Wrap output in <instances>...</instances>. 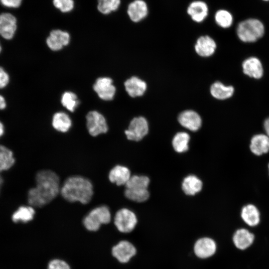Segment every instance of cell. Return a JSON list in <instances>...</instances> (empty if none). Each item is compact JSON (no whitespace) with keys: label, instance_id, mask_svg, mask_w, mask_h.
<instances>
[{"label":"cell","instance_id":"obj_4","mask_svg":"<svg viewBox=\"0 0 269 269\" xmlns=\"http://www.w3.org/2000/svg\"><path fill=\"white\" fill-rule=\"evenodd\" d=\"M111 215L109 208L101 206L92 210L83 220L85 227L90 231L98 230L102 224L110 222Z\"/></svg>","mask_w":269,"mask_h":269},{"label":"cell","instance_id":"obj_13","mask_svg":"<svg viewBox=\"0 0 269 269\" xmlns=\"http://www.w3.org/2000/svg\"><path fill=\"white\" fill-rule=\"evenodd\" d=\"M15 17L9 13L0 14V35L6 39H11L17 27Z\"/></svg>","mask_w":269,"mask_h":269},{"label":"cell","instance_id":"obj_5","mask_svg":"<svg viewBox=\"0 0 269 269\" xmlns=\"http://www.w3.org/2000/svg\"><path fill=\"white\" fill-rule=\"evenodd\" d=\"M86 125L89 133L93 136L106 133L108 131L105 117L96 111H91L87 114Z\"/></svg>","mask_w":269,"mask_h":269},{"label":"cell","instance_id":"obj_37","mask_svg":"<svg viewBox=\"0 0 269 269\" xmlns=\"http://www.w3.org/2000/svg\"><path fill=\"white\" fill-rule=\"evenodd\" d=\"M9 82V76L4 69L0 67V89L4 88Z\"/></svg>","mask_w":269,"mask_h":269},{"label":"cell","instance_id":"obj_28","mask_svg":"<svg viewBox=\"0 0 269 269\" xmlns=\"http://www.w3.org/2000/svg\"><path fill=\"white\" fill-rule=\"evenodd\" d=\"M149 183V179L147 176L134 175L125 184V187L126 189L129 190L147 189Z\"/></svg>","mask_w":269,"mask_h":269},{"label":"cell","instance_id":"obj_15","mask_svg":"<svg viewBox=\"0 0 269 269\" xmlns=\"http://www.w3.org/2000/svg\"><path fill=\"white\" fill-rule=\"evenodd\" d=\"M216 250L215 242L209 238L200 239L197 241L194 246L195 254L200 258H207L212 256Z\"/></svg>","mask_w":269,"mask_h":269},{"label":"cell","instance_id":"obj_11","mask_svg":"<svg viewBox=\"0 0 269 269\" xmlns=\"http://www.w3.org/2000/svg\"><path fill=\"white\" fill-rule=\"evenodd\" d=\"M69 33L61 29H54L50 31L46 39L48 47L53 51H58L69 43Z\"/></svg>","mask_w":269,"mask_h":269},{"label":"cell","instance_id":"obj_14","mask_svg":"<svg viewBox=\"0 0 269 269\" xmlns=\"http://www.w3.org/2000/svg\"><path fill=\"white\" fill-rule=\"evenodd\" d=\"M178 120L181 126L192 131L198 130L202 124L200 116L192 110H186L181 113Z\"/></svg>","mask_w":269,"mask_h":269},{"label":"cell","instance_id":"obj_29","mask_svg":"<svg viewBox=\"0 0 269 269\" xmlns=\"http://www.w3.org/2000/svg\"><path fill=\"white\" fill-rule=\"evenodd\" d=\"M14 161L12 152L6 147L0 145V172L9 169Z\"/></svg>","mask_w":269,"mask_h":269},{"label":"cell","instance_id":"obj_31","mask_svg":"<svg viewBox=\"0 0 269 269\" xmlns=\"http://www.w3.org/2000/svg\"><path fill=\"white\" fill-rule=\"evenodd\" d=\"M214 20L218 26L223 28H227L232 25L233 18L232 14L228 10L220 9L215 12Z\"/></svg>","mask_w":269,"mask_h":269},{"label":"cell","instance_id":"obj_1","mask_svg":"<svg viewBox=\"0 0 269 269\" xmlns=\"http://www.w3.org/2000/svg\"><path fill=\"white\" fill-rule=\"evenodd\" d=\"M36 186L28 193V203L41 207L52 201L60 191V180L54 172L50 170L39 171L36 175Z\"/></svg>","mask_w":269,"mask_h":269},{"label":"cell","instance_id":"obj_39","mask_svg":"<svg viewBox=\"0 0 269 269\" xmlns=\"http://www.w3.org/2000/svg\"><path fill=\"white\" fill-rule=\"evenodd\" d=\"M6 103L4 98L0 95V109L2 110L5 108Z\"/></svg>","mask_w":269,"mask_h":269},{"label":"cell","instance_id":"obj_20","mask_svg":"<svg viewBox=\"0 0 269 269\" xmlns=\"http://www.w3.org/2000/svg\"><path fill=\"white\" fill-rule=\"evenodd\" d=\"M124 85L128 94L133 98L142 96L146 89L145 82L135 76L127 80Z\"/></svg>","mask_w":269,"mask_h":269},{"label":"cell","instance_id":"obj_3","mask_svg":"<svg viewBox=\"0 0 269 269\" xmlns=\"http://www.w3.org/2000/svg\"><path fill=\"white\" fill-rule=\"evenodd\" d=\"M237 33L239 39L245 42H254L265 33L263 23L257 19L250 18L239 23Z\"/></svg>","mask_w":269,"mask_h":269},{"label":"cell","instance_id":"obj_36","mask_svg":"<svg viewBox=\"0 0 269 269\" xmlns=\"http://www.w3.org/2000/svg\"><path fill=\"white\" fill-rule=\"evenodd\" d=\"M22 0H0L3 6L9 8H17L21 5Z\"/></svg>","mask_w":269,"mask_h":269},{"label":"cell","instance_id":"obj_35","mask_svg":"<svg viewBox=\"0 0 269 269\" xmlns=\"http://www.w3.org/2000/svg\"><path fill=\"white\" fill-rule=\"evenodd\" d=\"M47 269H70V268L69 265L65 261L55 259L49 262Z\"/></svg>","mask_w":269,"mask_h":269},{"label":"cell","instance_id":"obj_40","mask_svg":"<svg viewBox=\"0 0 269 269\" xmlns=\"http://www.w3.org/2000/svg\"><path fill=\"white\" fill-rule=\"evenodd\" d=\"M4 133V127L2 124L0 122V137Z\"/></svg>","mask_w":269,"mask_h":269},{"label":"cell","instance_id":"obj_38","mask_svg":"<svg viewBox=\"0 0 269 269\" xmlns=\"http://www.w3.org/2000/svg\"><path fill=\"white\" fill-rule=\"evenodd\" d=\"M264 126L267 135L269 137V118L265 120Z\"/></svg>","mask_w":269,"mask_h":269},{"label":"cell","instance_id":"obj_43","mask_svg":"<svg viewBox=\"0 0 269 269\" xmlns=\"http://www.w3.org/2000/svg\"><path fill=\"white\" fill-rule=\"evenodd\" d=\"M268 168H269V165H268Z\"/></svg>","mask_w":269,"mask_h":269},{"label":"cell","instance_id":"obj_33","mask_svg":"<svg viewBox=\"0 0 269 269\" xmlns=\"http://www.w3.org/2000/svg\"><path fill=\"white\" fill-rule=\"evenodd\" d=\"M125 195L129 199L137 202L146 201L149 195L147 189L129 190L126 189Z\"/></svg>","mask_w":269,"mask_h":269},{"label":"cell","instance_id":"obj_41","mask_svg":"<svg viewBox=\"0 0 269 269\" xmlns=\"http://www.w3.org/2000/svg\"><path fill=\"white\" fill-rule=\"evenodd\" d=\"M1 46H0V52L1 51Z\"/></svg>","mask_w":269,"mask_h":269},{"label":"cell","instance_id":"obj_32","mask_svg":"<svg viewBox=\"0 0 269 269\" xmlns=\"http://www.w3.org/2000/svg\"><path fill=\"white\" fill-rule=\"evenodd\" d=\"M61 103L63 107L73 112L78 107L79 101L77 95L70 91L64 92L61 97Z\"/></svg>","mask_w":269,"mask_h":269},{"label":"cell","instance_id":"obj_30","mask_svg":"<svg viewBox=\"0 0 269 269\" xmlns=\"http://www.w3.org/2000/svg\"><path fill=\"white\" fill-rule=\"evenodd\" d=\"M190 139L189 134L185 132L177 133L172 140V145L174 150L179 153L184 152L188 149Z\"/></svg>","mask_w":269,"mask_h":269},{"label":"cell","instance_id":"obj_19","mask_svg":"<svg viewBox=\"0 0 269 269\" xmlns=\"http://www.w3.org/2000/svg\"><path fill=\"white\" fill-rule=\"evenodd\" d=\"M252 152L258 156L269 151V137L265 134H257L251 139L250 145Z\"/></svg>","mask_w":269,"mask_h":269},{"label":"cell","instance_id":"obj_7","mask_svg":"<svg viewBox=\"0 0 269 269\" xmlns=\"http://www.w3.org/2000/svg\"><path fill=\"white\" fill-rule=\"evenodd\" d=\"M114 223L118 230L122 233H129L134 228L137 219L132 211L123 208L116 213Z\"/></svg>","mask_w":269,"mask_h":269},{"label":"cell","instance_id":"obj_9","mask_svg":"<svg viewBox=\"0 0 269 269\" xmlns=\"http://www.w3.org/2000/svg\"><path fill=\"white\" fill-rule=\"evenodd\" d=\"M147 121L142 117L134 118L125 133L128 139L134 141L141 140L148 133Z\"/></svg>","mask_w":269,"mask_h":269},{"label":"cell","instance_id":"obj_8","mask_svg":"<svg viewBox=\"0 0 269 269\" xmlns=\"http://www.w3.org/2000/svg\"><path fill=\"white\" fill-rule=\"evenodd\" d=\"M209 7L205 0H193L187 5L186 14L190 19L196 23L205 20L209 14Z\"/></svg>","mask_w":269,"mask_h":269},{"label":"cell","instance_id":"obj_17","mask_svg":"<svg viewBox=\"0 0 269 269\" xmlns=\"http://www.w3.org/2000/svg\"><path fill=\"white\" fill-rule=\"evenodd\" d=\"M245 74L255 79H260L263 75L264 70L260 60L257 57H251L246 59L242 64Z\"/></svg>","mask_w":269,"mask_h":269},{"label":"cell","instance_id":"obj_24","mask_svg":"<svg viewBox=\"0 0 269 269\" xmlns=\"http://www.w3.org/2000/svg\"><path fill=\"white\" fill-rule=\"evenodd\" d=\"M213 97L219 100H225L230 98L234 94V89L232 86H225L218 81L213 83L210 88Z\"/></svg>","mask_w":269,"mask_h":269},{"label":"cell","instance_id":"obj_16","mask_svg":"<svg viewBox=\"0 0 269 269\" xmlns=\"http://www.w3.org/2000/svg\"><path fill=\"white\" fill-rule=\"evenodd\" d=\"M216 44L209 35L200 36L197 40L195 49L197 53L202 57H209L215 52Z\"/></svg>","mask_w":269,"mask_h":269},{"label":"cell","instance_id":"obj_42","mask_svg":"<svg viewBox=\"0 0 269 269\" xmlns=\"http://www.w3.org/2000/svg\"><path fill=\"white\" fill-rule=\"evenodd\" d=\"M264 1H269V0H263Z\"/></svg>","mask_w":269,"mask_h":269},{"label":"cell","instance_id":"obj_12","mask_svg":"<svg viewBox=\"0 0 269 269\" xmlns=\"http://www.w3.org/2000/svg\"><path fill=\"white\" fill-rule=\"evenodd\" d=\"M113 256L120 262H128L136 253V250L133 244L127 241L120 242L112 248Z\"/></svg>","mask_w":269,"mask_h":269},{"label":"cell","instance_id":"obj_25","mask_svg":"<svg viewBox=\"0 0 269 269\" xmlns=\"http://www.w3.org/2000/svg\"><path fill=\"white\" fill-rule=\"evenodd\" d=\"M202 187V181L194 175L186 177L182 183L183 191L188 195H195L201 190Z\"/></svg>","mask_w":269,"mask_h":269},{"label":"cell","instance_id":"obj_27","mask_svg":"<svg viewBox=\"0 0 269 269\" xmlns=\"http://www.w3.org/2000/svg\"><path fill=\"white\" fill-rule=\"evenodd\" d=\"M122 4V0H97L98 11L104 15H108L117 11Z\"/></svg>","mask_w":269,"mask_h":269},{"label":"cell","instance_id":"obj_10","mask_svg":"<svg viewBox=\"0 0 269 269\" xmlns=\"http://www.w3.org/2000/svg\"><path fill=\"white\" fill-rule=\"evenodd\" d=\"M93 89L99 97L104 101L113 100L116 91L112 79L109 77L98 78L93 85Z\"/></svg>","mask_w":269,"mask_h":269},{"label":"cell","instance_id":"obj_21","mask_svg":"<svg viewBox=\"0 0 269 269\" xmlns=\"http://www.w3.org/2000/svg\"><path fill=\"white\" fill-rule=\"evenodd\" d=\"M241 218L251 227L257 226L260 222V213L257 207L251 204L244 206L241 210Z\"/></svg>","mask_w":269,"mask_h":269},{"label":"cell","instance_id":"obj_34","mask_svg":"<svg viewBox=\"0 0 269 269\" xmlns=\"http://www.w3.org/2000/svg\"><path fill=\"white\" fill-rule=\"evenodd\" d=\"M52 3L56 9L63 13L71 12L75 7L74 0H53Z\"/></svg>","mask_w":269,"mask_h":269},{"label":"cell","instance_id":"obj_26","mask_svg":"<svg viewBox=\"0 0 269 269\" xmlns=\"http://www.w3.org/2000/svg\"><path fill=\"white\" fill-rule=\"evenodd\" d=\"M35 211L31 206H21L15 211L11 217L15 223H27L33 219Z\"/></svg>","mask_w":269,"mask_h":269},{"label":"cell","instance_id":"obj_22","mask_svg":"<svg viewBox=\"0 0 269 269\" xmlns=\"http://www.w3.org/2000/svg\"><path fill=\"white\" fill-rule=\"evenodd\" d=\"M131 177L129 169L121 165L115 166L111 170L109 174L110 181L119 186L125 185Z\"/></svg>","mask_w":269,"mask_h":269},{"label":"cell","instance_id":"obj_6","mask_svg":"<svg viewBox=\"0 0 269 269\" xmlns=\"http://www.w3.org/2000/svg\"><path fill=\"white\" fill-rule=\"evenodd\" d=\"M127 14L133 22L144 20L149 14V7L145 0H132L127 5Z\"/></svg>","mask_w":269,"mask_h":269},{"label":"cell","instance_id":"obj_2","mask_svg":"<svg viewBox=\"0 0 269 269\" xmlns=\"http://www.w3.org/2000/svg\"><path fill=\"white\" fill-rule=\"evenodd\" d=\"M60 192L63 198L68 202H80L83 204L90 202L94 193L91 181L79 175L67 178Z\"/></svg>","mask_w":269,"mask_h":269},{"label":"cell","instance_id":"obj_18","mask_svg":"<svg viewBox=\"0 0 269 269\" xmlns=\"http://www.w3.org/2000/svg\"><path fill=\"white\" fill-rule=\"evenodd\" d=\"M254 235L245 228L237 230L233 236V241L235 246L241 250H246L253 243Z\"/></svg>","mask_w":269,"mask_h":269},{"label":"cell","instance_id":"obj_23","mask_svg":"<svg viewBox=\"0 0 269 269\" xmlns=\"http://www.w3.org/2000/svg\"><path fill=\"white\" fill-rule=\"evenodd\" d=\"M52 125L57 131L65 133L71 128L72 121L69 116L64 112L56 113L53 116Z\"/></svg>","mask_w":269,"mask_h":269}]
</instances>
